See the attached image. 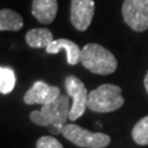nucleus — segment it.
Instances as JSON below:
<instances>
[{"label":"nucleus","mask_w":148,"mask_h":148,"mask_svg":"<svg viewBox=\"0 0 148 148\" xmlns=\"http://www.w3.org/2000/svg\"><path fill=\"white\" fill-rule=\"evenodd\" d=\"M122 16L133 31H146L148 29V0H125Z\"/></svg>","instance_id":"obj_6"},{"label":"nucleus","mask_w":148,"mask_h":148,"mask_svg":"<svg viewBox=\"0 0 148 148\" xmlns=\"http://www.w3.org/2000/svg\"><path fill=\"white\" fill-rule=\"evenodd\" d=\"M61 51H64L67 53V63L69 66H75V64L80 63L82 48H79V46L74 43L71 40H67V38L54 40L47 47L46 52L49 54H56L61 52Z\"/></svg>","instance_id":"obj_9"},{"label":"nucleus","mask_w":148,"mask_h":148,"mask_svg":"<svg viewBox=\"0 0 148 148\" xmlns=\"http://www.w3.org/2000/svg\"><path fill=\"white\" fill-rule=\"evenodd\" d=\"M125 104L121 88L114 84H103L89 92L88 109L94 112H112Z\"/></svg>","instance_id":"obj_3"},{"label":"nucleus","mask_w":148,"mask_h":148,"mask_svg":"<svg viewBox=\"0 0 148 148\" xmlns=\"http://www.w3.org/2000/svg\"><path fill=\"white\" fill-rule=\"evenodd\" d=\"M64 86H66L67 94L72 99L69 120L71 121H75L88 109L89 92H88L84 83L75 75H68L66 78V80H64Z\"/></svg>","instance_id":"obj_5"},{"label":"nucleus","mask_w":148,"mask_h":148,"mask_svg":"<svg viewBox=\"0 0 148 148\" xmlns=\"http://www.w3.org/2000/svg\"><path fill=\"white\" fill-rule=\"evenodd\" d=\"M95 12L94 0H72L71 22L78 31H85L90 26Z\"/></svg>","instance_id":"obj_7"},{"label":"nucleus","mask_w":148,"mask_h":148,"mask_svg":"<svg viewBox=\"0 0 148 148\" xmlns=\"http://www.w3.org/2000/svg\"><path fill=\"white\" fill-rule=\"evenodd\" d=\"M132 138L137 145H148V116L142 117L132 128Z\"/></svg>","instance_id":"obj_14"},{"label":"nucleus","mask_w":148,"mask_h":148,"mask_svg":"<svg viewBox=\"0 0 148 148\" xmlns=\"http://www.w3.org/2000/svg\"><path fill=\"white\" fill-rule=\"evenodd\" d=\"M71 106V96L61 94L52 103L42 105L41 110L32 111L30 120L35 125L47 127L52 135H59L69 120Z\"/></svg>","instance_id":"obj_1"},{"label":"nucleus","mask_w":148,"mask_h":148,"mask_svg":"<svg viewBox=\"0 0 148 148\" xmlns=\"http://www.w3.org/2000/svg\"><path fill=\"white\" fill-rule=\"evenodd\" d=\"M80 63L89 72L99 75L112 74L117 68L115 56L98 43H88L82 48Z\"/></svg>","instance_id":"obj_2"},{"label":"nucleus","mask_w":148,"mask_h":148,"mask_svg":"<svg viewBox=\"0 0 148 148\" xmlns=\"http://www.w3.org/2000/svg\"><path fill=\"white\" fill-rule=\"evenodd\" d=\"M62 135L69 142L80 148H105L110 145L111 138L103 132H90L75 123L64 126Z\"/></svg>","instance_id":"obj_4"},{"label":"nucleus","mask_w":148,"mask_h":148,"mask_svg":"<svg viewBox=\"0 0 148 148\" xmlns=\"http://www.w3.org/2000/svg\"><path fill=\"white\" fill-rule=\"evenodd\" d=\"M58 10L57 0H34L31 6L32 15L38 22L47 25L53 22Z\"/></svg>","instance_id":"obj_10"},{"label":"nucleus","mask_w":148,"mask_h":148,"mask_svg":"<svg viewBox=\"0 0 148 148\" xmlns=\"http://www.w3.org/2000/svg\"><path fill=\"white\" fill-rule=\"evenodd\" d=\"M16 77L11 68L1 67L0 68V92L1 94H9L15 88Z\"/></svg>","instance_id":"obj_13"},{"label":"nucleus","mask_w":148,"mask_h":148,"mask_svg":"<svg viewBox=\"0 0 148 148\" xmlns=\"http://www.w3.org/2000/svg\"><path fill=\"white\" fill-rule=\"evenodd\" d=\"M143 83H145V88H146V91H147V94H148V72L146 73L145 80H143Z\"/></svg>","instance_id":"obj_16"},{"label":"nucleus","mask_w":148,"mask_h":148,"mask_svg":"<svg viewBox=\"0 0 148 148\" xmlns=\"http://www.w3.org/2000/svg\"><path fill=\"white\" fill-rule=\"evenodd\" d=\"M52 32L47 29H32L26 34V43L31 48H45L53 42Z\"/></svg>","instance_id":"obj_11"},{"label":"nucleus","mask_w":148,"mask_h":148,"mask_svg":"<svg viewBox=\"0 0 148 148\" xmlns=\"http://www.w3.org/2000/svg\"><path fill=\"white\" fill-rule=\"evenodd\" d=\"M36 148H63L62 143L52 136H42L36 143Z\"/></svg>","instance_id":"obj_15"},{"label":"nucleus","mask_w":148,"mask_h":148,"mask_svg":"<svg viewBox=\"0 0 148 148\" xmlns=\"http://www.w3.org/2000/svg\"><path fill=\"white\" fill-rule=\"evenodd\" d=\"M59 95H61V90L58 86L48 85L42 80H37L26 91L24 95V101L27 105H46L54 101Z\"/></svg>","instance_id":"obj_8"},{"label":"nucleus","mask_w":148,"mask_h":148,"mask_svg":"<svg viewBox=\"0 0 148 148\" xmlns=\"http://www.w3.org/2000/svg\"><path fill=\"white\" fill-rule=\"evenodd\" d=\"M24 26L21 15L10 9H3L0 11V30L1 31H20Z\"/></svg>","instance_id":"obj_12"}]
</instances>
